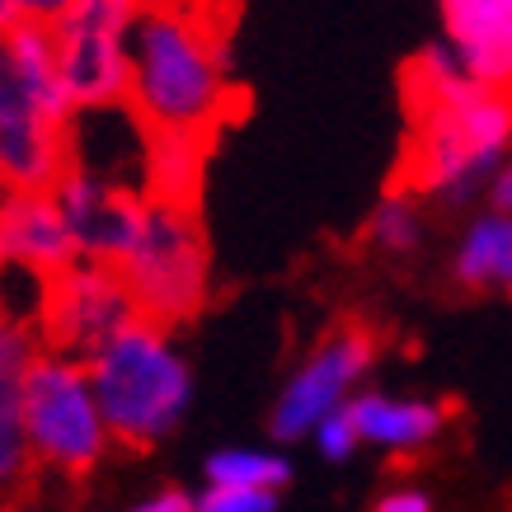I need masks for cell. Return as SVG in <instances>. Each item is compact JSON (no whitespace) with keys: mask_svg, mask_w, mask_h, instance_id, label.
Returning a JSON list of instances; mask_svg holds the SVG:
<instances>
[{"mask_svg":"<svg viewBox=\"0 0 512 512\" xmlns=\"http://www.w3.org/2000/svg\"><path fill=\"white\" fill-rule=\"evenodd\" d=\"M231 0H141L127 109L141 132L217 137L245 113L231 85Z\"/></svg>","mask_w":512,"mask_h":512,"instance_id":"cell-1","label":"cell"},{"mask_svg":"<svg viewBox=\"0 0 512 512\" xmlns=\"http://www.w3.org/2000/svg\"><path fill=\"white\" fill-rule=\"evenodd\" d=\"M409 146L400 184L409 193L466 198L512 141V99L484 90L451 47H428L404 66Z\"/></svg>","mask_w":512,"mask_h":512,"instance_id":"cell-2","label":"cell"},{"mask_svg":"<svg viewBox=\"0 0 512 512\" xmlns=\"http://www.w3.org/2000/svg\"><path fill=\"white\" fill-rule=\"evenodd\" d=\"M94 381V400L104 409L109 437L123 447L146 451L184 419L188 409V367L184 357L165 343V329L132 320L85 362Z\"/></svg>","mask_w":512,"mask_h":512,"instance_id":"cell-3","label":"cell"},{"mask_svg":"<svg viewBox=\"0 0 512 512\" xmlns=\"http://www.w3.org/2000/svg\"><path fill=\"white\" fill-rule=\"evenodd\" d=\"M118 278L127 282L137 320L156 329L193 320L207 301V235L198 212L146 202V231L118 264Z\"/></svg>","mask_w":512,"mask_h":512,"instance_id":"cell-4","label":"cell"},{"mask_svg":"<svg viewBox=\"0 0 512 512\" xmlns=\"http://www.w3.org/2000/svg\"><path fill=\"white\" fill-rule=\"evenodd\" d=\"M24 423L38 466H52L80 480L99 466L109 447V423L94 400L90 367L62 353H38L24 381Z\"/></svg>","mask_w":512,"mask_h":512,"instance_id":"cell-5","label":"cell"},{"mask_svg":"<svg viewBox=\"0 0 512 512\" xmlns=\"http://www.w3.org/2000/svg\"><path fill=\"white\" fill-rule=\"evenodd\" d=\"M141 0H71L62 19H52L57 66L71 104L90 113L118 109L132 94V47Z\"/></svg>","mask_w":512,"mask_h":512,"instance_id":"cell-6","label":"cell"},{"mask_svg":"<svg viewBox=\"0 0 512 512\" xmlns=\"http://www.w3.org/2000/svg\"><path fill=\"white\" fill-rule=\"evenodd\" d=\"M71 170V118L38 99L0 38V193H52Z\"/></svg>","mask_w":512,"mask_h":512,"instance_id":"cell-7","label":"cell"},{"mask_svg":"<svg viewBox=\"0 0 512 512\" xmlns=\"http://www.w3.org/2000/svg\"><path fill=\"white\" fill-rule=\"evenodd\" d=\"M137 320V306L127 296L118 268L104 264H71L66 273L43 282V306L33 325L43 329L47 353L90 362L109 339H118Z\"/></svg>","mask_w":512,"mask_h":512,"instance_id":"cell-8","label":"cell"},{"mask_svg":"<svg viewBox=\"0 0 512 512\" xmlns=\"http://www.w3.org/2000/svg\"><path fill=\"white\" fill-rule=\"evenodd\" d=\"M52 198L62 207L66 226H71L80 264L118 268L146 231V198H137L132 188L109 184L90 165H76L52 188Z\"/></svg>","mask_w":512,"mask_h":512,"instance_id":"cell-9","label":"cell"},{"mask_svg":"<svg viewBox=\"0 0 512 512\" xmlns=\"http://www.w3.org/2000/svg\"><path fill=\"white\" fill-rule=\"evenodd\" d=\"M372 353L376 339L367 329H339L334 339L320 343L311 362L292 376V386L282 390L278 409H273V437L292 442V437L320 428L334 409H343V395L372 367Z\"/></svg>","mask_w":512,"mask_h":512,"instance_id":"cell-10","label":"cell"},{"mask_svg":"<svg viewBox=\"0 0 512 512\" xmlns=\"http://www.w3.org/2000/svg\"><path fill=\"white\" fill-rule=\"evenodd\" d=\"M80 264L71 226L52 193H0V268L47 282Z\"/></svg>","mask_w":512,"mask_h":512,"instance_id":"cell-11","label":"cell"},{"mask_svg":"<svg viewBox=\"0 0 512 512\" xmlns=\"http://www.w3.org/2000/svg\"><path fill=\"white\" fill-rule=\"evenodd\" d=\"M38 353L43 348L24 325H10L0 334V512L15 508L38 466L29 447V423H24V381Z\"/></svg>","mask_w":512,"mask_h":512,"instance_id":"cell-12","label":"cell"},{"mask_svg":"<svg viewBox=\"0 0 512 512\" xmlns=\"http://www.w3.org/2000/svg\"><path fill=\"white\" fill-rule=\"evenodd\" d=\"M447 47L484 90L512 99V0H442Z\"/></svg>","mask_w":512,"mask_h":512,"instance_id":"cell-13","label":"cell"},{"mask_svg":"<svg viewBox=\"0 0 512 512\" xmlns=\"http://www.w3.org/2000/svg\"><path fill=\"white\" fill-rule=\"evenodd\" d=\"M207 156H212V137H198V132H141L146 202L198 212Z\"/></svg>","mask_w":512,"mask_h":512,"instance_id":"cell-14","label":"cell"},{"mask_svg":"<svg viewBox=\"0 0 512 512\" xmlns=\"http://www.w3.org/2000/svg\"><path fill=\"white\" fill-rule=\"evenodd\" d=\"M357 433L390 451H419L423 442H433L447 423V409L428 400H386V395H362L348 404Z\"/></svg>","mask_w":512,"mask_h":512,"instance_id":"cell-15","label":"cell"},{"mask_svg":"<svg viewBox=\"0 0 512 512\" xmlns=\"http://www.w3.org/2000/svg\"><path fill=\"white\" fill-rule=\"evenodd\" d=\"M456 278L466 287H512V217L475 221L456 254Z\"/></svg>","mask_w":512,"mask_h":512,"instance_id":"cell-16","label":"cell"},{"mask_svg":"<svg viewBox=\"0 0 512 512\" xmlns=\"http://www.w3.org/2000/svg\"><path fill=\"white\" fill-rule=\"evenodd\" d=\"M207 480H212V489H264V494H273L278 484H287V461L264 456V451H217L207 461Z\"/></svg>","mask_w":512,"mask_h":512,"instance_id":"cell-17","label":"cell"},{"mask_svg":"<svg viewBox=\"0 0 512 512\" xmlns=\"http://www.w3.org/2000/svg\"><path fill=\"white\" fill-rule=\"evenodd\" d=\"M372 235L386 249H400V254L419 245V217H414V207H409V198H404V193H395V198H386L381 207H376Z\"/></svg>","mask_w":512,"mask_h":512,"instance_id":"cell-18","label":"cell"},{"mask_svg":"<svg viewBox=\"0 0 512 512\" xmlns=\"http://www.w3.org/2000/svg\"><path fill=\"white\" fill-rule=\"evenodd\" d=\"M278 498L264 489H207L198 512H273Z\"/></svg>","mask_w":512,"mask_h":512,"instance_id":"cell-19","label":"cell"},{"mask_svg":"<svg viewBox=\"0 0 512 512\" xmlns=\"http://www.w3.org/2000/svg\"><path fill=\"white\" fill-rule=\"evenodd\" d=\"M357 442H362V433H357L353 414H348V404H343V409H334V414L320 423V451H325L329 461H348Z\"/></svg>","mask_w":512,"mask_h":512,"instance_id":"cell-20","label":"cell"},{"mask_svg":"<svg viewBox=\"0 0 512 512\" xmlns=\"http://www.w3.org/2000/svg\"><path fill=\"white\" fill-rule=\"evenodd\" d=\"M15 5H19V15L33 19V24H52V19L66 15L71 0H15Z\"/></svg>","mask_w":512,"mask_h":512,"instance_id":"cell-21","label":"cell"},{"mask_svg":"<svg viewBox=\"0 0 512 512\" xmlns=\"http://www.w3.org/2000/svg\"><path fill=\"white\" fill-rule=\"evenodd\" d=\"M376 512H428V498L419 489H395V494L376 498Z\"/></svg>","mask_w":512,"mask_h":512,"instance_id":"cell-22","label":"cell"},{"mask_svg":"<svg viewBox=\"0 0 512 512\" xmlns=\"http://www.w3.org/2000/svg\"><path fill=\"white\" fill-rule=\"evenodd\" d=\"M137 512H198V503L188 494H179V489H165V494H156L151 503H141Z\"/></svg>","mask_w":512,"mask_h":512,"instance_id":"cell-23","label":"cell"},{"mask_svg":"<svg viewBox=\"0 0 512 512\" xmlns=\"http://www.w3.org/2000/svg\"><path fill=\"white\" fill-rule=\"evenodd\" d=\"M494 207L508 217L512 212V165L508 170H498V179H494Z\"/></svg>","mask_w":512,"mask_h":512,"instance_id":"cell-24","label":"cell"},{"mask_svg":"<svg viewBox=\"0 0 512 512\" xmlns=\"http://www.w3.org/2000/svg\"><path fill=\"white\" fill-rule=\"evenodd\" d=\"M19 24H24L19 5H15V0H0V38H5L10 29H19Z\"/></svg>","mask_w":512,"mask_h":512,"instance_id":"cell-25","label":"cell"},{"mask_svg":"<svg viewBox=\"0 0 512 512\" xmlns=\"http://www.w3.org/2000/svg\"><path fill=\"white\" fill-rule=\"evenodd\" d=\"M5 329H10V315H5V306H0V334H5Z\"/></svg>","mask_w":512,"mask_h":512,"instance_id":"cell-26","label":"cell"}]
</instances>
